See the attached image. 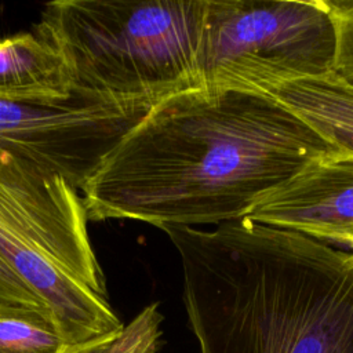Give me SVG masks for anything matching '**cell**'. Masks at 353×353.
Here are the masks:
<instances>
[{"mask_svg": "<svg viewBox=\"0 0 353 353\" xmlns=\"http://www.w3.org/2000/svg\"><path fill=\"white\" fill-rule=\"evenodd\" d=\"M339 153L268 94L193 88L153 106L80 190L88 221L194 228L247 218L312 164Z\"/></svg>", "mask_w": 353, "mask_h": 353, "instance_id": "1", "label": "cell"}, {"mask_svg": "<svg viewBox=\"0 0 353 353\" xmlns=\"http://www.w3.org/2000/svg\"><path fill=\"white\" fill-rule=\"evenodd\" d=\"M161 230L200 353H353V252L250 218Z\"/></svg>", "mask_w": 353, "mask_h": 353, "instance_id": "2", "label": "cell"}, {"mask_svg": "<svg viewBox=\"0 0 353 353\" xmlns=\"http://www.w3.org/2000/svg\"><path fill=\"white\" fill-rule=\"evenodd\" d=\"M80 192L59 172L0 148V256L48 306L65 345L116 336Z\"/></svg>", "mask_w": 353, "mask_h": 353, "instance_id": "3", "label": "cell"}, {"mask_svg": "<svg viewBox=\"0 0 353 353\" xmlns=\"http://www.w3.org/2000/svg\"><path fill=\"white\" fill-rule=\"evenodd\" d=\"M205 0H55L33 32L62 57L73 90L156 106L197 88Z\"/></svg>", "mask_w": 353, "mask_h": 353, "instance_id": "4", "label": "cell"}, {"mask_svg": "<svg viewBox=\"0 0 353 353\" xmlns=\"http://www.w3.org/2000/svg\"><path fill=\"white\" fill-rule=\"evenodd\" d=\"M335 50L327 0H205L197 88L268 94L332 73Z\"/></svg>", "mask_w": 353, "mask_h": 353, "instance_id": "5", "label": "cell"}, {"mask_svg": "<svg viewBox=\"0 0 353 353\" xmlns=\"http://www.w3.org/2000/svg\"><path fill=\"white\" fill-rule=\"evenodd\" d=\"M152 108L83 91L57 105L0 101V148L62 174L80 192L105 154Z\"/></svg>", "mask_w": 353, "mask_h": 353, "instance_id": "6", "label": "cell"}, {"mask_svg": "<svg viewBox=\"0 0 353 353\" xmlns=\"http://www.w3.org/2000/svg\"><path fill=\"white\" fill-rule=\"evenodd\" d=\"M247 218L324 243L353 236V156L339 152L312 164Z\"/></svg>", "mask_w": 353, "mask_h": 353, "instance_id": "7", "label": "cell"}, {"mask_svg": "<svg viewBox=\"0 0 353 353\" xmlns=\"http://www.w3.org/2000/svg\"><path fill=\"white\" fill-rule=\"evenodd\" d=\"M74 92L62 57L37 33L0 40V101L57 105Z\"/></svg>", "mask_w": 353, "mask_h": 353, "instance_id": "8", "label": "cell"}, {"mask_svg": "<svg viewBox=\"0 0 353 353\" xmlns=\"http://www.w3.org/2000/svg\"><path fill=\"white\" fill-rule=\"evenodd\" d=\"M339 152L353 156V87L334 73L302 79L268 92Z\"/></svg>", "mask_w": 353, "mask_h": 353, "instance_id": "9", "label": "cell"}, {"mask_svg": "<svg viewBox=\"0 0 353 353\" xmlns=\"http://www.w3.org/2000/svg\"><path fill=\"white\" fill-rule=\"evenodd\" d=\"M66 346L54 325L0 314V353H61Z\"/></svg>", "mask_w": 353, "mask_h": 353, "instance_id": "10", "label": "cell"}, {"mask_svg": "<svg viewBox=\"0 0 353 353\" xmlns=\"http://www.w3.org/2000/svg\"><path fill=\"white\" fill-rule=\"evenodd\" d=\"M0 314L17 316L55 327L48 306L0 256ZM57 328V327H55Z\"/></svg>", "mask_w": 353, "mask_h": 353, "instance_id": "11", "label": "cell"}, {"mask_svg": "<svg viewBox=\"0 0 353 353\" xmlns=\"http://www.w3.org/2000/svg\"><path fill=\"white\" fill-rule=\"evenodd\" d=\"M161 323L159 303L145 306L123 327L103 353H156L160 347Z\"/></svg>", "mask_w": 353, "mask_h": 353, "instance_id": "12", "label": "cell"}, {"mask_svg": "<svg viewBox=\"0 0 353 353\" xmlns=\"http://www.w3.org/2000/svg\"><path fill=\"white\" fill-rule=\"evenodd\" d=\"M327 4L331 10L336 33L332 73L353 87V0H327Z\"/></svg>", "mask_w": 353, "mask_h": 353, "instance_id": "13", "label": "cell"}, {"mask_svg": "<svg viewBox=\"0 0 353 353\" xmlns=\"http://www.w3.org/2000/svg\"><path fill=\"white\" fill-rule=\"evenodd\" d=\"M116 336L112 338H105V339H98L85 345H77V346H66L61 353H103L109 343L114 339Z\"/></svg>", "mask_w": 353, "mask_h": 353, "instance_id": "14", "label": "cell"}]
</instances>
